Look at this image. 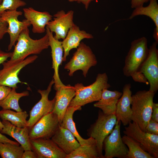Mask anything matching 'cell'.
Returning <instances> with one entry per match:
<instances>
[{"label": "cell", "mask_w": 158, "mask_h": 158, "mask_svg": "<svg viewBox=\"0 0 158 158\" xmlns=\"http://www.w3.org/2000/svg\"><path fill=\"white\" fill-rule=\"evenodd\" d=\"M148 52L146 37H143L133 41L125 58L123 70L124 75L127 77H131L135 82L148 83L147 79L140 71Z\"/></svg>", "instance_id": "cell-1"}, {"label": "cell", "mask_w": 158, "mask_h": 158, "mask_svg": "<svg viewBox=\"0 0 158 158\" xmlns=\"http://www.w3.org/2000/svg\"><path fill=\"white\" fill-rule=\"evenodd\" d=\"M106 73L97 74L95 81L91 85L85 86L78 83L74 86L75 95L69 106L82 107L88 103L98 101L101 98L104 89L109 88L110 85Z\"/></svg>", "instance_id": "cell-2"}, {"label": "cell", "mask_w": 158, "mask_h": 158, "mask_svg": "<svg viewBox=\"0 0 158 158\" xmlns=\"http://www.w3.org/2000/svg\"><path fill=\"white\" fill-rule=\"evenodd\" d=\"M17 41L9 60L11 62L20 61L24 60L30 55L40 54L49 47V38L47 33L40 39H33L30 36L28 28L21 32Z\"/></svg>", "instance_id": "cell-3"}, {"label": "cell", "mask_w": 158, "mask_h": 158, "mask_svg": "<svg viewBox=\"0 0 158 158\" xmlns=\"http://www.w3.org/2000/svg\"><path fill=\"white\" fill-rule=\"evenodd\" d=\"M155 93L150 90L137 91L132 95L131 121L136 123L145 132L147 123L151 118Z\"/></svg>", "instance_id": "cell-4"}, {"label": "cell", "mask_w": 158, "mask_h": 158, "mask_svg": "<svg viewBox=\"0 0 158 158\" xmlns=\"http://www.w3.org/2000/svg\"><path fill=\"white\" fill-rule=\"evenodd\" d=\"M97 63L96 57L90 48L82 42L64 68L69 71L70 76H72L76 71L80 70L85 77L90 68L96 66Z\"/></svg>", "instance_id": "cell-5"}, {"label": "cell", "mask_w": 158, "mask_h": 158, "mask_svg": "<svg viewBox=\"0 0 158 158\" xmlns=\"http://www.w3.org/2000/svg\"><path fill=\"white\" fill-rule=\"evenodd\" d=\"M117 121L115 115H107L102 111L98 112L95 122L92 124L87 130V135L94 138L100 158H104L103 154V145L105 138L112 131Z\"/></svg>", "instance_id": "cell-6"}, {"label": "cell", "mask_w": 158, "mask_h": 158, "mask_svg": "<svg viewBox=\"0 0 158 158\" xmlns=\"http://www.w3.org/2000/svg\"><path fill=\"white\" fill-rule=\"evenodd\" d=\"M128 125L125 127L124 134L138 142L143 150L154 158H158V135L150 134L142 130L134 121L129 122Z\"/></svg>", "instance_id": "cell-7"}, {"label": "cell", "mask_w": 158, "mask_h": 158, "mask_svg": "<svg viewBox=\"0 0 158 158\" xmlns=\"http://www.w3.org/2000/svg\"><path fill=\"white\" fill-rule=\"evenodd\" d=\"M37 58V56L34 55L20 61L12 62L8 60L4 62L2 64L3 68L0 70V84L17 89L18 83L27 84L20 80L18 74L22 68L33 62Z\"/></svg>", "instance_id": "cell-8"}, {"label": "cell", "mask_w": 158, "mask_h": 158, "mask_svg": "<svg viewBox=\"0 0 158 158\" xmlns=\"http://www.w3.org/2000/svg\"><path fill=\"white\" fill-rule=\"evenodd\" d=\"M121 122L117 121L112 132L103 142L104 158H127L128 149L123 141L120 133Z\"/></svg>", "instance_id": "cell-9"}, {"label": "cell", "mask_w": 158, "mask_h": 158, "mask_svg": "<svg viewBox=\"0 0 158 158\" xmlns=\"http://www.w3.org/2000/svg\"><path fill=\"white\" fill-rule=\"evenodd\" d=\"M158 43L154 42L149 48L148 56L140 68V72L143 75L150 85L149 90L155 94L158 90Z\"/></svg>", "instance_id": "cell-10"}, {"label": "cell", "mask_w": 158, "mask_h": 158, "mask_svg": "<svg viewBox=\"0 0 158 158\" xmlns=\"http://www.w3.org/2000/svg\"><path fill=\"white\" fill-rule=\"evenodd\" d=\"M54 84L53 79L46 90H38V92L41 95V98L30 111V118L27 121V127L29 130L43 116L52 112L55 103V98L54 97L52 100H50L48 96Z\"/></svg>", "instance_id": "cell-11"}, {"label": "cell", "mask_w": 158, "mask_h": 158, "mask_svg": "<svg viewBox=\"0 0 158 158\" xmlns=\"http://www.w3.org/2000/svg\"><path fill=\"white\" fill-rule=\"evenodd\" d=\"M60 125L57 116L52 112L43 116L29 130L30 139L51 138Z\"/></svg>", "instance_id": "cell-12"}, {"label": "cell", "mask_w": 158, "mask_h": 158, "mask_svg": "<svg viewBox=\"0 0 158 158\" xmlns=\"http://www.w3.org/2000/svg\"><path fill=\"white\" fill-rule=\"evenodd\" d=\"M22 14V11L17 10H7L4 12L0 16V18L6 22L8 24L7 33L8 34L10 37L8 51L11 50L15 46L21 32L31 25L29 21L26 19L22 21L18 20V17Z\"/></svg>", "instance_id": "cell-13"}, {"label": "cell", "mask_w": 158, "mask_h": 158, "mask_svg": "<svg viewBox=\"0 0 158 158\" xmlns=\"http://www.w3.org/2000/svg\"><path fill=\"white\" fill-rule=\"evenodd\" d=\"M73 14L72 10L66 13L62 10L53 15V20L49 21L46 27L55 33L54 37L55 39L63 40L70 28L75 25L73 21Z\"/></svg>", "instance_id": "cell-14"}, {"label": "cell", "mask_w": 158, "mask_h": 158, "mask_svg": "<svg viewBox=\"0 0 158 158\" xmlns=\"http://www.w3.org/2000/svg\"><path fill=\"white\" fill-rule=\"evenodd\" d=\"M32 150L38 158H66V153L51 139H30Z\"/></svg>", "instance_id": "cell-15"}, {"label": "cell", "mask_w": 158, "mask_h": 158, "mask_svg": "<svg viewBox=\"0 0 158 158\" xmlns=\"http://www.w3.org/2000/svg\"><path fill=\"white\" fill-rule=\"evenodd\" d=\"M46 31L48 37L49 46L51 49L52 68L54 71L53 79L54 82V89L56 90L64 85L60 80L59 73V66L63 61V49L62 41L55 39L53 32L47 27Z\"/></svg>", "instance_id": "cell-16"}, {"label": "cell", "mask_w": 158, "mask_h": 158, "mask_svg": "<svg viewBox=\"0 0 158 158\" xmlns=\"http://www.w3.org/2000/svg\"><path fill=\"white\" fill-rule=\"evenodd\" d=\"M130 83L125 84L122 90V94L118 100L115 116L117 121H120L124 126H127L131 122L132 111L131 104L132 92Z\"/></svg>", "instance_id": "cell-17"}, {"label": "cell", "mask_w": 158, "mask_h": 158, "mask_svg": "<svg viewBox=\"0 0 158 158\" xmlns=\"http://www.w3.org/2000/svg\"><path fill=\"white\" fill-rule=\"evenodd\" d=\"M56 91L55 103L52 112L57 116L60 124L69 104L75 95L74 86L64 85Z\"/></svg>", "instance_id": "cell-18"}, {"label": "cell", "mask_w": 158, "mask_h": 158, "mask_svg": "<svg viewBox=\"0 0 158 158\" xmlns=\"http://www.w3.org/2000/svg\"><path fill=\"white\" fill-rule=\"evenodd\" d=\"M93 38L91 34L80 30L79 27L75 25L69 29L66 36L62 41L63 49V61L66 60L70 51L74 48H77L82 40L85 39Z\"/></svg>", "instance_id": "cell-19"}, {"label": "cell", "mask_w": 158, "mask_h": 158, "mask_svg": "<svg viewBox=\"0 0 158 158\" xmlns=\"http://www.w3.org/2000/svg\"><path fill=\"white\" fill-rule=\"evenodd\" d=\"M24 16L32 26L33 33H42L46 31V27L53 17L47 11L40 12L32 7L23 9Z\"/></svg>", "instance_id": "cell-20"}, {"label": "cell", "mask_w": 158, "mask_h": 158, "mask_svg": "<svg viewBox=\"0 0 158 158\" xmlns=\"http://www.w3.org/2000/svg\"><path fill=\"white\" fill-rule=\"evenodd\" d=\"M75 138L69 130L60 125L51 139L67 155L80 145Z\"/></svg>", "instance_id": "cell-21"}, {"label": "cell", "mask_w": 158, "mask_h": 158, "mask_svg": "<svg viewBox=\"0 0 158 158\" xmlns=\"http://www.w3.org/2000/svg\"><path fill=\"white\" fill-rule=\"evenodd\" d=\"M3 127L0 132L7 135L15 139L23 147L24 151L32 150L29 137V129L28 127H17L9 121L2 120Z\"/></svg>", "instance_id": "cell-22"}, {"label": "cell", "mask_w": 158, "mask_h": 158, "mask_svg": "<svg viewBox=\"0 0 158 158\" xmlns=\"http://www.w3.org/2000/svg\"><path fill=\"white\" fill-rule=\"evenodd\" d=\"M122 92L104 89L100 99L94 104V107L100 109L105 114L115 115L117 104Z\"/></svg>", "instance_id": "cell-23"}, {"label": "cell", "mask_w": 158, "mask_h": 158, "mask_svg": "<svg viewBox=\"0 0 158 158\" xmlns=\"http://www.w3.org/2000/svg\"><path fill=\"white\" fill-rule=\"evenodd\" d=\"M81 109V107L68 106L62 119L60 126L69 130L77 139L80 145H96V140L92 137L87 139L82 138L78 132L75 127V123L73 119L74 112Z\"/></svg>", "instance_id": "cell-24"}, {"label": "cell", "mask_w": 158, "mask_h": 158, "mask_svg": "<svg viewBox=\"0 0 158 158\" xmlns=\"http://www.w3.org/2000/svg\"><path fill=\"white\" fill-rule=\"evenodd\" d=\"M150 1L149 4L147 6H142L135 8L129 19H131L139 15H145L150 18L155 25L153 37L155 42L158 43V4L157 0H150Z\"/></svg>", "instance_id": "cell-25"}, {"label": "cell", "mask_w": 158, "mask_h": 158, "mask_svg": "<svg viewBox=\"0 0 158 158\" xmlns=\"http://www.w3.org/2000/svg\"><path fill=\"white\" fill-rule=\"evenodd\" d=\"M28 116L25 111L16 112L8 109H2L0 111V118L2 120L7 121L20 128L27 127L26 119Z\"/></svg>", "instance_id": "cell-26"}, {"label": "cell", "mask_w": 158, "mask_h": 158, "mask_svg": "<svg viewBox=\"0 0 158 158\" xmlns=\"http://www.w3.org/2000/svg\"><path fill=\"white\" fill-rule=\"evenodd\" d=\"M16 88H12L9 93L3 99L0 101V107L2 109H13L16 111H23L18 104L19 100L22 97L29 95V92L24 91L21 93H17Z\"/></svg>", "instance_id": "cell-27"}, {"label": "cell", "mask_w": 158, "mask_h": 158, "mask_svg": "<svg viewBox=\"0 0 158 158\" xmlns=\"http://www.w3.org/2000/svg\"><path fill=\"white\" fill-rule=\"evenodd\" d=\"M122 138L124 143L128 147L127 158H154L143 150L139 144L132 138L125 135Z\"/></svg>", "instance_id": "cell-28"}, {"label": "cell", "mask_w": 158, "mask_h": 158, "mask_svg": "<svg viewBox=\"0 0 158 158\" xmlns=\"http://www.w3.org/2000/svg\"><path fill=\"white\" fill-rule=\"evenodd\" d=\"M66 158H100L96 145H80Z\"/></svg>", "instance_id": "cell-29"}, {"label": "cell", "mask_w": 158, "mask_h": 158, "mask_svg": "<svg viewBox=\"0 0 158 158\" xmlns=\"http://www.w3.org/2000/svg\"><path fill=\"white\" fill-rule=\"evenodd\" d=\"M24 151L21 145L0 142V155L2 158H22Z\"/></svg>", "instance_id": "cell-30"}, {"label": "cell", "mask_w": 158, "mask_h": 158, "mask_svg": "<svg viewBox=\"0 0 158 158\" xmlns=\"http://www.w3.org/2000/svg\"><path fill=\"white\" fill-rule=\"evenodd\" d=\"M26 4L25 2L21 0H2L0 4V16L5 11L17 10Z\"/></svg>", "instance_id": "cell-31"}, {"label": "cell", "mask_w": 158, "mask_h": 158, "mask_svg": "<svg viewBox=\"0 0 158 158\" xmlns=\"http://www.w3.org/2000/svg\"><path fill=\"white\" fill-rule=\"evenodd\" d=\"M145 132L151 134L158 135V122L151 118L147 123Z\"/></svg>", "instance_id": "cell-32"}, {"label": "cell", "mask_w": 158, "mask_h": 158, "mask_svg": "<svg viewBox=\"0 0 158 158\" xmlns=\"http://www.w3.org/2000/svg\"><path fill=\"white\" fill-rule=\"evenodd\" d=\"M11 89L10 87L0 84V101L6 97Z\"/></svg>", "instance_id": "cell-33"}, {"label": "cell", "mask_w": 158, "mask_h": 158, "mask_svg": "<svg viewBox=\"0 0 158 158\" xmlns=\"http://www.w3.org/2000/svg\"><path fill=\"white\" fill-rule=\"evenodd\" d=\"M8 27L7 23L0 18V41L7 33Z\"/></svg>", "instance_id": "cell-34"}, {"label": "cell", "mask_w": 158, "mask_h": 158, "mask_svg": "<svg viewBox=\"0 0 158 158\" xmlns=\"http://www.w3.org/2000/svg\"><path fill=\"white\" fill-rule=\"evenodd\" d=\"M12 52H6L2 50L0 47V65L6 61L8 58H10Z\"/></svg>", "instance_id": "cell-35"}, {"label": "cell", "mask_w": 158, "mask_h": 158, "mask_svg": "<svg viewBox=\"0 0 158 158\" xmlns=\"http://www.w3.org/2000/svg\"><path fill=\"white\" fill-rule=\"evenodd\" d=\"M151 118L153 120L158 122V103H153Z\"/></svg>", "instance_id": "cell-36"}, {"label": "cell", "mask_w": 158, "mask_h": 158, "mask_svg": "<svg viewBox=\"0 0 158 158\" xmlns=\"http://www.w3.org/2000/svg\"><path fill=\"white\" fill-rule=\"evenodd\" d=\"M150 0H132L131 1V7L135 8L136 7L143 6L145 3H146Z\"/></svg>", "instance_id": "cell-37"}, {"label": "cell", "mask_w": 158, "mask_h": 158, "mask_svg": "<svg viewBox=\"0 0 158 158\" xmlns=\"http://www.w3.org/2000/svg\"><path fill=\"white\" fill-rule=\"evenodd\" d=\"M22 158H38L36 154L32 150L24 151Z\"/></svg>", "instance_id": "cell-38"}, {"label": "cell", "mask_w": 158, "mask_h": 158, "mask_svg": "<svg viewBox=\"0 0 158 158\" xmlns=\"http://www.w3.org/2000/svg\"><path fill=\"white\" fill-rule=\"evenodd\" d=\"M0 142L3 143H10L15 144L19 145L18 142L12 140L8 138L6 136L4 135L0 132Z\"/></svg>", "instance_id": "cell-39"}, {"label": "cell", "mask_w": 158, "mask_h": 158, "mask_svg": "<svg viewBox=\"0 0 158 158\" xmlns=\"http://www.w3.org/2000/svg\"><path fill=\"white\" fill-rule=\"evenodd\" d=\"M94 0H68L70 2H77L78 3H82L84 5L85 9L87 10L88 8L90 3Z\"/></svg>", "instance_id": "cell-40"}, {"label": "cell", "mask_w": 158, "mask_h": 158, "mask_svg": "<svg viewBox=\"0 0 158 158\" xmlns=\"http://www.w3.org/2000/svg\"><path fill=\"white\" fill-rule=\"evenodd\" d=\"M3 127V125L1 121H0V132L1 131Z\"/></svg>", "instance_id": "cell-41"}, {"label": "cell", "mask_w": 158, "mask_h": 158, "mask_svg": "<svg viewBox=\"0 0 158 158\" xmlns=\"http://www.w3.org/2000/svg\"><path fill=\"white\" fill-rule=\"evenodd\" d=\"M2 0H0V4L1 3Z\"/></svg>", "instance_id": "cell-42"}, {"label": "cell", "mask_w": 158, "mask_h": 158, "mask_svg": "<svg viewBox=\"0 0 158 158\" xmlns=\"http://www.w3.org/2000/svg\"></svg>", "instance_id": "cell-43"}]
</instances>
